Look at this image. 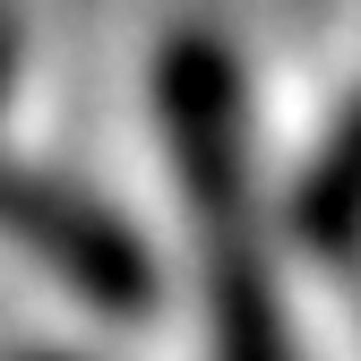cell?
<instances>
[{"label":"cell","instance_id":"obj_1","mask_svg":"<svg viewBox=\"0 0 361 361\" xmlns=\"http://www.w3.org/2000/svg\"><path fill=\"white\" fill-rule=\"evenodd\" d=\"M155 121L180 215L198 233V276L258 267V155H250V78L215 26H180L155 52Z\"/></svg>","mask_w":361,"mask_h":361},{"label":"cell","instance_id":"obj_2","mask_svg":"<svg viewBox=\"0 0 361 361\" xmlns=\"http://www.w3.org/2000/svg\"><path fill=\"white\" fill-rule=\"evenodd\" d=\"M0 241L26 250L61 293H78L95 319H147L164 301V267L147 233L95 190H78L61 172H35L0 155Z\"/></svg>","mask_w":361,"mask_h":361},{"label":"cell","instance_id":"obj_3","mask_svg":"<svg viewBox=\"0 0 361 361\" xmlns=\"http://www.w3.org/2000/svg\"><path fill=\"white\" fill-rule=\"evenodd\" d=\"M293 241L327 267L361 258V95L336 112V129L319 138V155L293 180Z\"/></svg>","mask_w":361,"mask_h":361},{"label":"cell","instance_id":"obj_4","mask_svg":"<svg viewBox=\"0 0 361 361\" xmlns=\"http://www.w3.org/2000/svg\"><path fill=\"white\" fill-rule=\"evenodd\" d=\"M207 284V361H301L276 267H224Z\"/></svg>","mask_w":361,"mask_h":361},{"label":"cell","instance_id":"obj_5","mask_svg":"<svg viewBox=\"0 0 361 361\" xmlns=\"http://www.w3.org/2000/svg\"><path fill=\"white\" fill-rule=\"evenodd\" d=\"M9 86H18V26L0 18V104H9Z\"/></svg>","mask_w":361,"mask_h":361},{"label":"cell","instance_id":"obj_6","mask_svg":"<svg viewBox=\"0 0 361 361\" xmlns=\"http://www.w3.org/2000/svg\"><path fill=\"white\" fill-rule=\"evenodd\" d=\"M9 361H86V353H9Z\"/></svg>","mask_w":361,"mask_h":361}]
</instances>
